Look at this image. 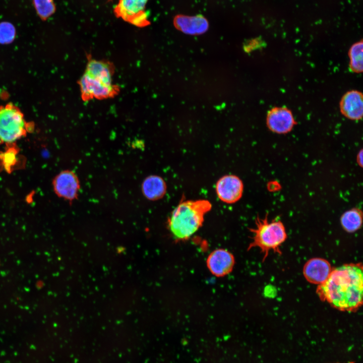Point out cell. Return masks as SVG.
Listing matches in <instances>:
<instances>
[{"mask_svg":"<svg viewBox=\"0 0 363 363\" xmlns=\"http://www.w3.org/2000/svg\"><path fill=\"white\" fill-rule=\"evenodd\" d=\"M316 293L322 301L339 311H357L362 304V264H344L333 268L327 279L318 286Z\"/></svg>","mask_w":363,"mask_h":363,"instance_id":"obj_1","label":"cell"},{"mask_svg":"<svg viewBox=\"0 0 363 363\" xmlns=\"http://www.w3.org/2000/svg\"><path fill=\"white\" fill-rule=\"evenodd\" d=\"M205 199L180 202L173 210L168 221L169 230L177 241L189 239L202 226L205 214L211 209Z\"/></svg>","mask_w":363,"mask_h":363,"instance_id":"obj_2","label":"cell"},{"mask_svg":"<svg viewBox=\"0 0 363 363\" xmlns=\"http://www.w3.org/2000/svg\"><path fill=\"white\" fill-rule=\"evenodd\" d=\"M255 227L250 229L253 233L252 241L248 250L258 248L263 255V261L268 257L269 252L281 254L280 247L287 238L284 224L280 220L269 221L268 214L264 217L258 216Z\"/></svg>","mask_w":363,"mask_h":363,"instance_id":"obj_3","label":"cell"},{"mask_svg":"<svg viewBox=\"0 0 363 363\" xmlns=\"http://www.w3.org/2000/svg\"><path fill=\"white\" fill-rule=\"evenodd\" d=\"M32 129L20 109L12 103L0 106V144H13Z\"/></svg>","mask_w":363,"mask_h":363,"instance_id":"obj_4","label":"cell"},{"mask_svg":"<svg viewBox=\"0 0 363 363\" xmlns=\"http://www.w3.org/2000/svg\"><path fill=\"white\" fill-rule=\"evenodd\" d=\"M81 98L87 102L92 99L112 98L120 92V87L114 83H107L89 77L83 73L78 81Z\"/></svg>","mask_w":363,"mask_h":363,"instance_id":"obj_5","label":"cell"},{"mask_svg":"<svg viewBox=\"0 0 363 363\" xmlns=\"http://www.w3.org/2000/svg\"><path fill=\"white\" fill-rule=\"evenodd\" d=\"M149 0H119L113 12L117 18L136 27L149 25L146 6Z\"/></svg>","mask_w":363,"mask_h":363,"instance_id":"obj_6","label":"cell"},{"mask_svg":"<svg viewBox=\"0 0 363 363\" xmlns=\"http://www.w3.org/2000/svg\"><path fill=\"white\" fill-rule=\"evenodd\" d=\"M295 124L292 112L286 107H275L267 112V126L273 133L279 134L289 133Z\"/></svg>","mask_w":363,"mask_h":363,"instance_id":"obj_7","label":"cell"},{"mask_svg":"<svg viewBox=\"0 0 363 363\" xmlns=\"http://www.w3.org/2000/svg\"><path fill=\"white\" fill-rule=\"evenodd\" d=\"M244 185L241 179L234 175H226L221 177L216 185L218 198L223 202L234 203L242 196Z\"/></svg>","mask_w":363,"mask_h":363,"instance_id":"obj_8","label":"cell"},{"mask_svg":"<svg viewBox=\"0 0 363 363\" xmlns=\"http://www.w3.org/2000/svg\"><path fill=\"white\" fill-rule=\"evenodd\" d=\"M235 263L232 253L223 249L212 251L208 256L206 264L210 272L217 277H223L229 274Z\"/></svg>","mask_w":363,"mask_h":363,"instance_id":"obj_9","label":"cell"},{"mask_svg":"<svg viewBox=\"0 0 363 363\" xmlns=\"http://www.w3.org/2000/svg\"><path fill=\"white\" fill-rule=\"evenodd\" d=\"M332 268L329 261L321 258H313L304 265L303 274L311 283L320 285L329 276Z\"/></svg>","mask_w":363,"mask_h":363,"instance_id":"obj_10","label":"cell"},{"mask_svg":"<svg viewBox=\"0 0 363 363\" xmlns=\"http://www.w3.org/2000/svg\"><path fill=\"white\" fill-rule=\"evenodd\" d=\"M339 108L345 117L352 120L360 119L363 113L362 93L356 90L346 92L340 99Z\"/></svg>","mask_w":363,"mask_h":363,"instance_id":"obj_11","label":"cell"},{"mask_svg":"<svg viewBox=\"0 0 363 363\" xmlns=\"http://www.w3.org/2000/svg\"><path fill=\"white\" fill-rule=\"evenodd\" d=\"M173 25L179 31L191 35L202 34L209 28L208 20L201 15H177L173 18Z\"/></svg>","mask_w":363,"mask_h":363,"instance_id":"obj_12","label":"cell"},{"mask_svg":"<svg viewBox=\"0 0 363 363\" xmlns=\"http://www.w3.org/2000/svg\"><path fill=\"white\" fill-rule=\"evenodd\" d=\"M86 56L87 62L84 74L107 82L113 83L115 67L112 62L95 59L90 54H88Z\"/></svg>","mask_w":363,"mask_h":363,"instance_id":"obj_13","label":"cell"},{"mask_svg":"<svg viewBox=\"0 0 363 363\" xmlns=\"http://www.w3.org/2000/svg\"><path fill=\"white\" fill-rule=\"evenodd\" d=\"M53 185L56 194L60 197L72 199L76 195L78 182L71 172L65 171L60 173L54 178Z\"/></svg>","mask_w":363,"mask_h":363,"instance_id":"obj_14","label":"cell"},{"mask_svg":"<svg viewBox=\"0 0 363 363\" xmlns=\"http://www.w3.org/2000/svg\"><path fill=\"white\" fill-rule=\"evenodd\" d=\"M142 189L145 196L147 198L155 200L162 198L164 195L166 186L161 177L152 175L144 180Z\"/></svg>","mask_w":363,"mask_h":363,"instance_id":"obj_15","label":"cell"},{"mask_svg":"<svg viewBox=\"0 0 363 363\" xmlns=\"http://www.w3.org/2000/svg\"><path fill=\"white\" fill-rule=\"evenodd\" d=\"M340 223L343 228L349 233L358 230L362 224V213L357 208L345 212L341 216Z\"/></svg>","mask_w":363,"mask_h":363,"instance_id":"obj_16","label":"cell"},{"mask_svg":"<svg viewBox=\"0 0 363 363\" xmlns=\"http://www.w3.org/2000/svg\"><path fill=\"white\" fill-rule=\"evenodd\" d=\"M363 42L361 40L353 43L348 50L350 70L355 73H361L363 70Z\"/></svg>","mask_w":363,"mask_h":363,"instance_id":"obj_17","label":"cell"},{"mask_svg":"<svg viewBox=\"0 0 363 363\" xmlns=\"http://www.w3.org/2000/svg\"><path fill=\"white\" fill-rule=\"evenodd\" d=\"M36 11L39 15L46 18L50 16L54 11L52 0H33Z\"/></svg>","mask_w":363,"mask_h":363,"instance_id":"obj_18","label":"cell"},{"mask_svg":"<svg viewBox=\"0 0 363 363\" xmlns=\"http://www.w3.org/2000/svg\"><path fill=\"white\" fill-rule=\"evenodd\" d=\"M15 36V30L11 24L5 22L0 24V43H10L14 39Z\"/></svg>","mask_w":363,"mask_h":363,"instance_id":"obj_19","label":"cell"},{"mask_svg":"<svg viewBox=\"0 0 363 363\" xmlns=\"http://www.w3.org/2000/svg\"><path fill=\"white\" fill-rule=\"evenodd\" d=\"M7 152H5L3 155L4 166L6 169L9 170L12 166H13L16 163V150L14 148L8 149Z\"/></svg>","mask_w":363,"mask_h":363,"instance_id":"obj_20","label":"cell"},{"mask_svg":"<svg viewBox=\"0 0 363 363\" xmlns=\"http://www.w3.org/2000/svg\"><path fill=\"white\" fill-rule=\"evenodd\" d=\"M357 161L359 166H362V150H361L358 153L357 156Z\"/></svg>","mask_w":363,"mask_h":363,"instance_id":"obj_21","label":"cell"},{"mask_svg":"<svg viewBox=\"0 0 363 363\" xmlns=\"http://www.w3.org/2000/svg\"><path fill=\"white\" fill-rule=\"evenodd\" d=\"M337 363H338V362H337ZM348 363H353V362H348Z\"/></svg>","mask_w":363,"mask_h":363,"instance_id":"obj_22","label":"cell"}]
</instances>
